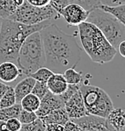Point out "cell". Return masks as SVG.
<instances>
[{"label": "cell", "mask_w": 125, "mask_h": 131, "mask_svg": "<svg viewBox=\"0 0 125 131\" xmlns=\"http://www.w3.org/2000/svg\"><path fill=\"white\" fill-rule=\"evenodd\" d=\"M53 72L51 70H50L49 68H47L46 67H42L40 68H38L36 71H35L34 73H32L31 74H29L28 76L32 77L37 82H47L48 79L53 75Z\"/></svg>", "instance_id": "obj_23"}, {"label": "cell", "mask_w": 125, "mask_h": 131, "mask_svg": "<svg viewBox=\"0 0 125 131\" xmlns=\"http://www.w3.org/2000/svg\"><path fill=\"white\" fill-rule=\"evenodd\" d=\"M22 110V108L20 103H16L12 106L5 108H0V121H6L12 118H18Z\"/></svg>", "instance_id": "obj_20"}, {"label": "cell", "mask_w": 125, "mask_h": 131, "mask_svg": "<svg viewBox=\"0 0 125 131\" xmlns=\"http://www.w3.org/2000/svg\"><path fill=\"white\" fill-rule=\"evenodd\" d=\"M117 51H119L121 56L125 58V39L119 43L118 47H117Z\"/></svg>", "instance_id": "obj_34"}, {"label": "cell", "mask_w": 125, "mask_h": 131, "mask_svg": "<svg viewBox=\"0 0 125 131\" xmlns=\"http://www.w3.org/2000/svg\"><path fill=\"white\" fill-rule=\"evenodd\" d=\"M86 21L95 25L116 50L119 43L125 39V27L114 15L99 7L89 12Z\"/></svg>", "instance_id": "obj_6"}, {"label": "cell", "mask_w": 125, "mask_h": 131, "mask_svg": "<svg viewBox=\"0 0 125 131\" xmlns=\"http://www.w3.org/2000/svg\"><path fill=\"white\" fill-rule=\"evenodd\" d=\"M97 7H99L102 10L114 15L115 18L125 27V4L116 5V6H107V5H99Z\"/></svg>", "instance_id": "obj_19"}, {"label": "cell", "mask_w": 125, "mask_h": 131, "mask_svg": "<svg viewBox=\"0 0 125 131\" xmlns=\"http://www.w3.org/2000/svg\"><path fill=\"white\" fill-rule=\"evenodd\" d=\"M9 86H10V85H7V84L5 83V82H0V98L3 97L4 94H5V92L7 91Z\"/></svg>", "instance_id": "obj_35"}, {"label": "cell", "mask_w": 125, "mask_h": 131, "mask_svg": "<svg viewBox=\"0 0 125 131\" xmlns=\"http://www.w3.org/2000/svg\"><path fill=\"white\" fill-rule=\"evenodd\" d=\"M22 108L26 111H30V112H35L36 113V110L38 109L40 105V98L37 97L36 95L32 93L28 94L27 96H25L24 97L20 100V102Z\"/></svg>", "instance_id": "obj_18"}, {"label": "cell", "mask_w": 125, "mask_h": 131, "mask_svg": "<svg viewBox=\"0 0 125 131\" xmlns=\"http://www.w3.org/2000/svg\"><path fill=\"white\" fill-rule=\"evenodd\" d=\"M48 91H49V90H48L46 82H37V81H36L34 87L32 89L31 93L36 95V97L41 99Z\"/></svg>", "instance_id": "obj_26"}, {"label": "cell", "mask_w": 125, "mask_h": 131, "mask_svg": "<svg viewBox=\"0 0 125 131\" xmlns=\"http://www.w3.org/2000/svg\"><path fill=\"white\" fill-rule=\"evenodd\" d=\"M45 55L39 31L30 34L23 42L19 51L16 65L23 76H28L38 68L45 67Z\"/></svg>", "instance_id": "obj_4"}, {"label": "cell", "mask_w": 125, "mask_h": 131, "mask_svg": "<svg viewBox=\"0 0 125 131\" xmlns=\"http://www.w3.org/2000/svg\"><path fill=\"white\" fill-rule=\"evenodd\" d=\"M79 125L82 131H109L104 118L87 115L79 119H71Z\"/></svg>", "instance_id": "obj_11"}, {"label": "cell", "mask_w": 125, "mask_h": 131, "mask_svg": "<svg viewBox=\"0 0 125 131\" xmlns=\"http://www.w3.org/2000/svg\"><path fill=\"white\" fill-rule=\"evenodd\" d=\"M45 125L40 118H37L33 122L28 124H22L20 131H45Z\"/></svg>", "instance_id": "obj_24"}, {"label": "cell", "mask_w": 125, "mask_h": 131, "mask_svg": "<svg viewBox=\"0 0 125 131\" xmlns=\"http://www.w3.org/2000/svg\"><path fill=\"white\" fill-rule=\"evenodd\" d=\"M89 12L82 5L76 3H69L59 13L65 21L70 26H78L81 23L86 21Z\"/></svg>", "instance_id": "obj_8"}, {"label": "cell", "mask_w": 125, "mask_h": 131, "mask_svg": "<svg viewBox=\"0 0 125 131\" xmlns=\"http://www.w3.org/2000/svg\"><path fill=\"white\" fill-rule=\"evenodd\" d=\"M23 78L22 70L15 63L12 61H5L0 63V82L11 83L19 78Z\"/></svg>", "instance_id": "obj_13"}, {"label": "cell", "mask_w": 125, "mask_h": 131, "mask_svg": "<svg viewBox=\"0 0 125 131\" xmlns=\"http://www.w3.org/2000/svg\"><path fill=\"white\" fill-rule=\"evenodd\" d=\"M122 4H125V0H99V5L107 6H116Z\"/></svg>", "instance_id": "obj_31"}, {"label": "cell", "mask_w": 125, "mask_h": 131, "mask_svg": "<svg viewBox=\"0 0 125 131\" xmlns=\"http://www.w3.org/2000/svg\"><path fill=\"white\" fill-rule=\"evenodd\" d=\"M40 119H41L45 125L59 124L63 125V126H64L67 121L70 120L66 110H65V107H61V108L54 110V111L51 112V113H49L45 116L42 117Z\"/></svg>", "instance_id": "obj_16"}, {"label": "cell", "mask_w": 125, "mask_h": 131, "mask_svg": "<svg viewBox=\"0 0 125 131\" xmlns=\"http://www.w3.org/2000/svg\"><path fill=\"white\" fill-rule=\"evenodd\" d=\"M64 128H65V131H82L79 125H78L76 121L71 120V119L65 123Z\"/></svg>", "instance_id": "obj_30"}, {"label": "cell", "mask_w": 125, "mask_h": 131, "mask_svg": "<svg viewBox=\"0 0 125 131\" xmlns=\"http://www.w3.org/2000/svg\"><path fill=\"white\" fill-rule=\"evenodd\" d=\"M16 104V98H15L14 90L13 86H9L7 91L4 94V96L0 98V108H5L9 107Z\"/></svg>", "instance_id": "obj_22"}, {"label": "cell", "mask_w": 125, "mask_h": 131, "mask_svg": "<svg viewBox=\"0 0 125 131\" xmlns=\"http://www.w3.org/2000/svg\"><path fill=\"white\" fill-rule=\"evenodd\" d=\"M59 17V13L50 5L38 7L24 1L8 19L26 25H35L47 20H58Z\"/></svg>", "instance_id": "obj_7"}, {"label": "cell", "mask_w": 125, "mask_h": 131, "mask_svg": "<svg viewBox=\"0 0 125 131\" xmlns=\"http://www.w3.org/2000/svg\"><path fill=\"white\" fill-rule=\"evenodd\" d=\"M105 121L109 131H125V109L114 107L105 118Z\"/></svg>", "instance_id": "obj_12"}, {"label": "cell", "mask_w": 125, "mask_h": 131, "mask_svg": "<svg viewBox=\"0 0 125 131\" xmlns=\"http://www.w3.org/2000/svg\"><path fill=\"white\" fill-rule=\"evenodd\" d=\"M69 2L78 4L88 11L96 8L99 5V0H69Z\"/></svg>", "instance_id": "obj_27"}, {"label": "cell", "mask_w": 125, "mask_h": 131, "mask_svg": "<svg viewBox=\"0 0 125 131\" xmlns=\"http://www.w3.org/2000/svg\"><path fill=\"white\" fill-rule=\"evenodd\" d=\"M1 22H2V18H0V26H1Z\"/></svg>", "instance_id": "obj_36"}, {"label": "cell", "mask_w": 125, "mask_h": 131, "mask_svg": "<svg viewBox=\"0 0 125 131\" xmlns=\"http://www.w3.org/2000/svg\"><path fill=\"white\" fill-rule=\"evenodd\" d=\"M36 80L30 76H25L22 78V80L13 87L14 90L15 98H16V103H20L25 96L31 93L32 89H33Z\"/></svg>", "instance_id": "obj_14"}, {"label": "cell", "mask_w": 125, "mask_h": 131, "mask_svg": "<svg viewBox=\"0 0 125 131\" xmlns=\"http://www.w3.org/2000/svg\"><path fill=\"white\" fill-rule=\"evenodd\" d=\"M70 3L69 0H51L49 5L59 14L60 11ZM60 16V15H59Z\"/></svg>", "instance_id": "obj_29"}, {"label": "cell", "mask_w": 125, "mask_h": 131, "mask_svg": "<svg viewBox=\"0 0 125 131\" xmlns=\"http://www.w3.org/2000/svg\"><path fill=\"white\" fill-rule=\"evenodd\" d=\"M47 20L35 25H26L9 19H2L0 26V63L12 61L16 64L20 48L30 34L40 31L53 23Z\"/></svg>", "instance_id": "obj_2"}, {"label": "cell", "mask_w": 125, "mask_h": 131, "mask_svg": "<svg viewBox=\"0 0 125 131\" xmlns=\"http://www.w3.org/2000/svg\"><path fill=\"white\" fill-rule=\"evenodd\" d=\"M77 27L82 46L92 62L102 65L113 60L117 50L95 25L84 21Z\"/></svg>", "instance_id": "obj_3"}, {"label": "cell", "mask_w": 125, "mask_h": 131, "mask_svg": "<svg viewBox=\"0 0 125 131\" xmlns=\"http://www.w3.org/2000/svg\"><path fill=\"white\" fill-rule=\"evenodd\" d=\"M46 84H47L49 91L55 95H60V94L64 93L68 85L63 74H56V73H53V75L48 79Z\"/></svg>", "instance_id": "obj_15"}, {"label": "cell", "mask_w": 125, "mask_h": 131, "mask_svg": "<svg viewBox=\"0 0 125 131\" xmlns=\"http://www.w3.org/2000/svg\"><path fill=\"white\" fill-rule=\"evenodd\" d=\"M25 0H0V18L8 19Z\"/></svg>", "instance_id": "obj_17"}, {"label": "cell", "mask_w": 125, "mask_h": 131, "mask_svg": "<svg viewBox=\"0 0 125 131\" xmlns=\"http://www.w3.org/2000/svg\"><path fill=\"white\" fill-rule=\"evenodd\" d=\"M80 91L89 115L105 119L114 109V104L108 94L101 88L89 84L87 79H82Z\"/></svg>", "instance_id": "obj_5"}, {"label": "cell", "mask_w": 125, "mask_h": 131, "mask_svg": "<svg viewBox=\"0 0 125 131\" xmlns=\"http://www.w3.org/2000/svg\"><path fill=\"white\" fill-rule=\"evenodd\" d=\"M64 107L69 119H79L89 115L84 106L80 89L65 102Z\"/></svg>", "instance_id": "obj_9"}, {"label": "cell", "mask_w": 125, "mask_h": 131, "mask_svg": "<svg viewBox=\"0 0 125 131\" xmlns=\"http://www.w3.org/2000/svg\"><path fill=\"white\" fill-rule=\"evenodd\" d=\"M39 32L45 50V67L56 74L76 68L82 57L76 37L62 31L53 22Z\"/></svg>", "instance_id": "obj_1"}, {"label": "cell", "mask_w": 125, "mask_h": 131, "mask_svg": "<svg viewBox=\"0 0 125 131\" xmlns=\"http://www.w3.org/2000/svg\"><path fill=\"white\" fill-rule=\"evenodd\" d=\"M25 1H27L30 5H35V6L43 7L49 5L51 0H25Z\"/></svg>", "instance_id": "obj_32"}, {"label": "cell", "mask_w": 125, "mask_h": 131, "mask_svg": "<svg viewBox=\"0 0 125 131\" xmlns=\"http://www.w3.org/2000/svg\"><path fill=\"white\" fill-rule=\"evenodd\" d=\"M62 74L68 84H80L84 79L82 73H78L73 67L65 70Z\"/></svg>", "instance_id": "obj_21"}, {"label": "cell", "mask_w": 125, "mask_h": 131, "mask_svg": "<svg viewBox=\"0 0 125 131\" xmlns=\"http://www.w3.org/2000/svg\"><path fill=\"white\" fill-rule=\"evenodd\" d=\"M64 105L65 102L60 96L55 95V94L48 91L40 99V105L36 110V113L38 118H42L54 110L64 107Z\"/></svg>", "instance_id": "obj_10"}, {"label": "cell", "mask_w": 125, "mask_h": 131, "mask_svg": "<svg viewBox=\"0 0 125 131\" xmlns=\"http://www.w3.org/2000/svg\"><path fill=\"white\" fill-rule=\"evenodd\" d=\"M5 122V127L9 131H20L22 128V123L18 120V118H12L7 120Z\"/></svg>", "instance_id": "obj_28"}, {"label": "cell", "mask_w": 125, "mask_h": 131, "mask_svg": "<svg viewBox=\"0 0 125 131\" xmlns=\"http://www.w3.org/2000/svg\"><path fill=\"white\" fill-rule=\"evenodd\" d=\"M45 131H65V128L63 125L48 124V125H45Z\"/></svg>", "instance_id": "obj_33"}, {"label": "cell", "mask_w": 125, "mask_h": 131, "mask_svg": "<svg viewBox=\"0 0 125 131\" xmlns=\"http://www.w3.org/2000/svg\"><path fill=\"white\" fill-rule=\"evenodd\" d=\"M37 115L35 112L26 111V110H22L18 116V120L20 121L22 124H28V123L33 122L37 119Z\"/></svg>", "instance_id": "obj_25"}]
</instances>
